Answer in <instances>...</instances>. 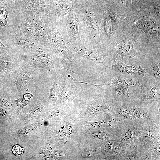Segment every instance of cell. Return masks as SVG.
<instances>
[{
  "mask_svg": "<svg viewBox=\"0 0 160 160\" xmlns=\"http://www.w3.org/2000/svg\"><path fill=\"white\" fill-rule=\"evenodd\" d=\"M119 28L135 39L142 52L160 56V23L151 16L145 2L136 13L126 16Z\"/></svg>",
  "mask_w": 160,
  "mask_h": 160,
  "instance_id": "obj_1",
  "label": "cell"
},
{
  "mask_svg": "<svg viewBox=\"0 0 160 160\" xmlns=\"http://www.w3.org/2000/svg\"><path fill=\"white\" fill-rule=\"evenodd\" d=\"M73 9L78 20L79 33L83 45L92 48L101 45L100 30L102 7L97 6L90 0H79Z\"/></svg>",
  "mask_w": 160,
  "mask_h": 160,
  "instance_id": "obj_2",
  "label": "cell"
},
{
  "mask_svg": "<svg viewBox=\"0 0 160 160\" xmlns=\"http://www.w3.org/2000/svg\"><path fill=\"white\" fill-rule=\"evenodd\" d=\"M83 93L84 97L80 103L71 106L72 112L80 120L90 121L101 113L111 114L115 102L109 93L102 94L84 90Z\"/></svg>",
  "mask_w": 160,
  "mask_h": 160,
  "instance_id": "obj_3",
  "label": "cell"
},
{
  "mask_svg": "<svg viewBox=\"0 0 160 160\" xmlns=\"http://www.w3.org/2000/svg\"><path fill=\"white\" fill-rule=\"evenodd\" d=\"M81 120L71 112L57 122L55 131L58 148L74 157L73 151L82 136Z\"/></svg>",
  "mask_w": 160,
  "mask_h": 160,
  "instance_id": "obj_4",
  "label": "cell"
},
{
  "mask_svg": "<svg viewBox=\"0 0 160 160\" xmlns=\"http://www.w3.org/2000/svg\"><path fill=\"white\" fill-rule=\"evenodd\" d=\"M47 71L32 68H19L12 74L4 89L17 93L38 88L40 76Z\"/></svg>",
  "mask_w": 160,
  "mask_h": 160,
  "instance_id": "obj_5",
  "label": "cell"
},
{
  "mask_svg": "<svg viewBox=\"0 0 160 160\" xmlns=\"http://www.w3.org/2000/svg\"><path fill=\"white\" fill-rule=\"evenodd\" d=\"M51 25L47 39L44 44L51 49L59 64L71 71V68L76 61V55L68 47L61 35L59 27L53 23Z\"/></svg>",
  "mask_w": 160,
  "mask_h": 160,
  "instance_id": "obj_6",
  "label": "cell"
},
{
  "mask_svg": "<svg viewBox=\"0 0 160 160\" xmlns=\"http://www.w3.org/2000/svg\"><path fill=\"white\" fill-rule=\"evenodd\" d=\"M21 67L32 68L45 71L59 68V63L51 49L47 46L41 44L33 51L20 55Z\"/></svg>",
  "mask_w": 160,
  "mask_h": 160,
  "instance_id": "obj_7",
  "label": "cell"
},
{
  "mask_svg": "<svg viewBox=\"0 0 160 160\" xmlns=\"http://www.w3.org/2000/svg\"><path fill=\"white\" fill-rule=\"evenodd\" d=\"M111 115L122 120L144 122L154 119L160 120L153 112L149 105H144L135 101L115 102V106Z\"/></svg>",
  "mask_w": 160,
  "mask_h": 160,
  "instance_id": "obj_8",
  "label": "cell"
},
{
  "mask_svg": "<svg viewBox=\"0 0 160 160\" xmlns=\"http://www.w3.org/2000/svg\"><path fill=\"white\" fill-rule=\"evenodd\" d=\"M114 35V37L109 46L112 53L113 63L123 61V58L126 56L132 59L142 52L140 46L135 39L120 28Z\"/></svg>",
  "mask_w": 160,
  "mask_h": 160,
  "instance_id": "obj_9",
  "label": "cell"
},
{
  "mask_svg": "<svg viewBox=\"0 0 160 160\" xmlns=\"http://www.w3.org/2000/svg\"><path fill=\"white\" fill-rule=\"evenodd\" d=\"M68 48L81 57L95 62L101 63L105 71L112 69V54L109 46L103 44L89 48L85 47L81 41H76L66 44Z\"/></svg>",
  "mask_w": 160,
  "mask_h": 160,
  "instance_id": "obj_10",
  "label": "cell"
},
{
  "mask_svg": "<svg viewBox=\"0 0 160 160\" xmlns=\"http://www.w3.org/2000/svg\"><path fill=\"white\" fill-rule=\"evenodd\" d=\"M150 121L122 120L116 132L115 139L123 148L137 144Z\"/></svg>",
  "mask_w": 160,
  "mask_h": 160,
  "instance_id": "obj_11",
  "label": "cell"
},
{
  "mask_svg": "<svg viewBox=\"0 0 160 160\" xmlns=\"http://www.w3.org/2000/svg\"><path fill=\"white\" fill-rule=\"evenodd\" d=\"M101 142L82 135L74 148L75 160H106L101 151Z\"/></svg>",
  "mask_w": 160,
  "mask_h": 160,
  "instance_id": "obj_12",
  "label": "cell"
},
{
  "mask_svg": "<svg viewBox=\"0 0 160 160\" xmlns=\"http://www.w3.org/2000/svg\"><path fill=\"white\" fill-rule=\"evenodd\" d=\"M79 0H47V14L50 20L60 27L65 17Z\"/></svg>",
  "mask_w": 160,
  "mask_h": 160,
  "instance_id": "obj_13",
  "label": "cell"
},
{
  "mask_svg": "<svg viewBox=\"0 0 160 160\" xmlns=\"http://www.w3.org/2000/svg\"><path fill=\"white\" fill-rule=\"evenodd\" d=\"M20 55L14 52L0 51V84L4 88L13 71L21 66Z\"/></svg>",
  "mask_w": 160,
  "mask_h": 160,
  "instance_id": "obj_14",
  "label": "cell"
},
{
  "mask_svg": "<svg viewBox=\"0 0 160 160\" xmlns=\"http://www.w3.org/2000/svg\"><path fill=\"white\" fill-rule=\"evenodd\" d=\"M160 100V81L147 79L143 86H136L135 101L147 105Z\"/></svg>",
  "mask_w": 160,
  "mask_h": 160,
  "instance_id": "obj_15",
  "label": "cell"
},
{
  "mask_svg": "<svg viewBox=\"0 0 160 160\" xmlns=\"http://www.w3.org/2000/svg\"><path fill=\"white\" fill-rule=\"evenodd\" d=\"M79 25L78 18L73 9L67 14L59 27L61 35L66 44L81 41L79 33Z\"/></svg>",
  "mask_w": 160,
  "mask_h": 160,
  "instance_id": "obj_16",
  "label": "cell"
},
{
  "mask_svg": "<svg viewBox=\"0 0 160 160\" xmlns=\"http://www.w3.org/2000/svg\"><path fill=\"white\" fill-rule=\"evenodd\" d=\"M60 80L62 89L60 103L70 105L75 99L83 93L84 88L79 83L74 81L72 78H64Z\"/></svg>",
  "mask_w": 160,
  "mask_h": 160,
  "instance_id": "obj_17",
  "label": "cell"
},
{
  "mask_svg": "<svg viewBox=\"0 0 160 160\" xmlns=\"http://www.w3.org/2000/svg\"><path fill=\"white\" fill-rule=\"evenodd\" d=\"M160 137V120L154 119L149 121L138 143L137 144L140 154L141 155L148 149L151 144Z\"/></svg>",
  "mask_w": 160,
  "mask_h": 160,
  "instance_id": "obj_18",
  "label": "cell"
},
{
  "mask_svg": "<svg viewBox=\"0 0 160 160\" xmlns=\"http://www.w3.org/2000/svg\"><path fill=\"white\" fill-rule=\"evenodd\" d=\"M145 0H108L105 2L111 9L126 16L136 13Z\"/></svg>",
  "mask_w": 160,
  "mask_h": 160,
  "instance_id": "obj_19",
  "label": "cell"
},
{
  "mask_svg": "<svg viewBox=\"0 0 160 160\" xmlns=\"http://www.w3.org/2000/svg\"><path fill=\"white\" fill-rule=\"evenodd\" d=\"M111 86L109 92L115 102H124L135 101L136 86L122 85Z\"/></svg>",
  "mask_w": 160,
  "mask_h": 160,
  "instance_id": "obj_20",
  "label": "cell"
},
{
  "mask_svg": "<svg viewBox=\"0 0 160 160\" xmlns=\"http://www.w3.org/2000/svg\"><path fill=\"white\" fill-rule=\"evenodd\" d=\"M12 39V48L16 53L20 55L30 53L41 44L37 40L28 37H16Z\"/></svg>",
  "mask_w": 160,
  "mask_h": 160,
  "instance_id": "obj_21",
  "label": "cell"
},
{
  "mask_svg": "<svg viewBox=\"0 0 160 160\" xmlns=\"http://www.w3.org/2000/svg\"><path fill=\"white\" fill-rule=\"evenodd\" d=\"M117 128H97L82 130L83 135L101 142L115 137Z\"/></svg>",
  "mask_w": 160,
  "mask_h": 160,
  "instance_id": "obj_22",
  "label": "cell"
},
{
  "mask_svg": "<svg viewBox=\"0 0 160 160\" xmlns=\"http://www.w3.org/2000/svg\"><path fill=\"white\" fill-rule=\"evenodd\" d=\"M102 7L103 13L100 27V40L102 44L109 46L114 36L112 32L111 23L105 8Z\"/></svg>",
  "mask_w": 160,
  "mask_h": 160,
  "instance_id": "obj_23",
  "label": "cell"
},
{
  "mask_svg": "<svg viewBox=\"0 0 160 160\" xmlns=\"http://www.w3.org/2000/svg\"><path fill=\"white\" fill-rule=\"evenodd\" d=\"M103 119L97 121L81 120L82 130L97 128L113 127L117 128L122 120L111 115Z\"/></svg>",
  "mask_w": 160,
  "mask_h": 160,
  "instance_id": "obj_24",
  "label": "cell"
},
{
  "mask_svg": "<svg viewBox=\"0 0 160 160\" xmlns=\"http://www.w3.org/2000/svg\"><path fill=\"white\" fill-rule=\"evenodd\" d=\"M121 148L115 137L101 142V151L106 160H116Z\"/></svg>",
  "mask_w": 160,
  "mask_h": 160,
  "instance_id": "obj_25",
  "label": "cell"
},
{
  "mask_svg": "<svg viewBox=\"0 0 160 160\" xmlns=\"http://www.w3.org/2000/svg\"><path fill=\"white\" fill-rule=\"evenodd\" d=\"M112 69L117 73L147 77L146 69L142 66L128 65L125 64L123 61L113 63Z\"/></svg>",
  "mask_w": 160,
  "mask_h": 160,
  "instance_id": "obj_26",
  "label": "cell"
},
{
  "mask_svg": "<svg viewBox=\"0 0 160 160\" xmlns=\"http://www.w3.org/2000/svg\"><path fill=\"white\" fill-rule=\"evenodd\" d=\"M118 79L115 81L110 83L104 84H95L86 83L95 86H105L122 85L128 86L142 87L144 84L146 78H139L128 79L124 77L122 74L118 73L117 74Z\"/></svg>",
  "mask_w": 160,
  "mask_h": 160,
  "instance_id": "obj_27",
  "label": "cell"
},
{
  "mask_svg": "<svg viewBox=\"0 0 160 160\" xmlns=\"http://www.w3.org/2000/svg\"><path fill=\"white\" fill-rule=\"evenodd\" d=\"M102 6L105 8L111 23L112 32L114 35L116 31L122 25L126 15L113 11L105 3Z\"/></svg>",
  "mask_w": 160,
  "mask_h": 160,
  "instance_id": "obj_28",
  "label": "cell"
},
{
  "mask_svg": "<svg viewBox=\"0 0 160 160\" xmlns=\"http://www.w3.org/2000/svg\"><path fill=\"white\" fill-rule=\"evenodd\" d=\"M160 137L150 146L148 150L141 156L140 160H160Z\"/></svg>",
  "mask_w": 160,
  "mask_h": 160,
  "instance_id": "obj_29",
  "label": "cell"
},
{
  "mask_svg": "<svg viewBox=\"0 0 160 160\" xmlns=\"http://www.w3.org/2000/svg\"><path fill=\"white\" fill-rule=\"evenodd\" d=\"M140 154L137 144H134L125 148L122 147L116 160H139Z\"/></svg>",
  "mask_w": 160,
  "mask_h": 160,
  "instance_id": "obj_30",
  "label": "cell"
},
{
  "mask_svg": "<svg viewBox=\"0 0 160 160\" xmlns=\"http://www.w3.org/2000/svg\"><path fill=\"white\" fill-rule=\"evenodd\" d=\"M153 58L151 66L146 69L147 77L154 81H160V56L152 57Z\"/></svg>",
  "mask_w": 160,
  "mask_h": 160,
  "instance_id": "obj_31",
  "label": "cell"
},
{
  "mask_svg": "<svg viewBox=\"0 0 160 160\" xmlns=\"http://www.w3.org/2000/svg\"><path fill=\"white\" fill-rule=\"evenodd\" d=\"M72 112L71 105L61 104L49 109L48 116L51 118H57L61 120Z\"/></svg>",
  "mask_w": 160,
  "mask_h": 160,
  "instance_id": "obj_32",
  "label": "cell"
},
{
  "mask_svg": "<svg viewBox=\"0 0 160 160\" xmlns=\"http://www.w3.org/2000/svg\"><path fill=\"white\" fill-rule=\"evenodd\" d=\"M151 16L160 23V0H145Z\"/></svg>",
  "mask_w": 160,
  "mask_h": 160,
  "instance_id": "obj_33",
  "label": "cell"
},
{
  "mask_svg": "<svg viewBox=\"0 0 160 160\" xmlns=\"http://www.w3.org/2000/svg\"><path fill=\"white\" fill-rule=\"evenodd\" d=\"M60 87V82L59 78L56 79L50 89L49 95L47 100L49 103L55 105L57 99L59 90Z\"/></svg>",
  "mask_w": 160,
  "mask_h": 160,
  "instance_id": "obj_34",
  "label": "cell"
},
{
  "mask_svg": "<svg viewBox=\"0 0 160 160\" xmlns=\"http://www.w3.org/2000/svg\"><path fill=\"white\" fill-rule=\"evenodd\" d=\"M7 13L6 9L2 8L0 11V24L2 26H4L7 23Z\"/></svg>",
  "mask_w": 160,
  "mask_h": 160,
  "instance_id": "obj_35",
  "label": "cell"
},
{
  "mask_svg": "<svg viewBox=\"0 0 160 160\" xmlns=\"http://www.w3.org/2000/svg\"><path fill=\"white\" fill-rule=\"evenodd\" d=\"M16 103L20 109L28 105V100H26L23 97L15 100Z\"/></svg>",
  "mask_w": 160,
  "mask_h": 160,
  "instance_id": "obj_36",
  "label": "cell"
},
{
  "mask_svg": "<svg viewBox=\"0 0 160 160\" xmlns=\"http://www.w3.org/2000/svg\"><path fill=\"white\" fill-rule=\"evenodd\" d=\"M24 151V148L20 147L18 145H15L12 148L13 153L17 156L21 155L23 153Z\"/></svg>",
  "mask_w": 160,
  "mask_h": 160,
  "instance_id": "obj_37",
  "label": "cell"
},
{
  "mask_svg": "<svg viewBox=\"0 0 160 160\" xmlns=\"http://www.w3.org/2000/svg\"><path fill=\"white\" fill-rule=\"evenodd\" d=\"M0 106L5 108L9 109L10 105L6 99L0 98Z\"/></svg>",
  "mask_w": 160,
  "mask_h": 160,
  "instance_id": "obj_38",
  "label": "cell"
},
{
  "mask_svg": "<svg viewBox=\"0 0 160 160\" xmlns=\"http://www.w3.org/2000/svg\"><path fill=\"white\" fill-rule=\"evenodd\" d=\"M0 51L5 52H11L14 51L12 47H9L5 46L0 41Z\"/></svg>",
  "mask_w": 160,
  "mask_h": 160,
  "instance_id": "obj_39",
  "label": "cell"
},
{
  "mask_svg": "<svg viewBox=\"0 0 160 160\" xmlns=\"http://www.w3.org/2000/svg\"><path fill=\"white\" fill-rule=\"evenodd\" d=\"M98 7L102 6L108 0H90Z\"/></svg>",
  "mask_w": 160,
  "mask_h": 160,
  "instance_id": "obj_40",
  "label": "cell"
},
{
  "mask_svg": "<svg viewBox=\"0 0 160 160\" xmlns=\"http://www.w3.org/2000/svg\"><path fill=\"white\" fill-rule=\"evenodd\" d=\"M33 97V95L30 93H26L23 95V97L27 100H29Z\"/></svg>",
  "mask_w": 160,
  "mask_h": 160,
  "instance_id": "obj_41",
  "label": "cell"
}]
</instances>
